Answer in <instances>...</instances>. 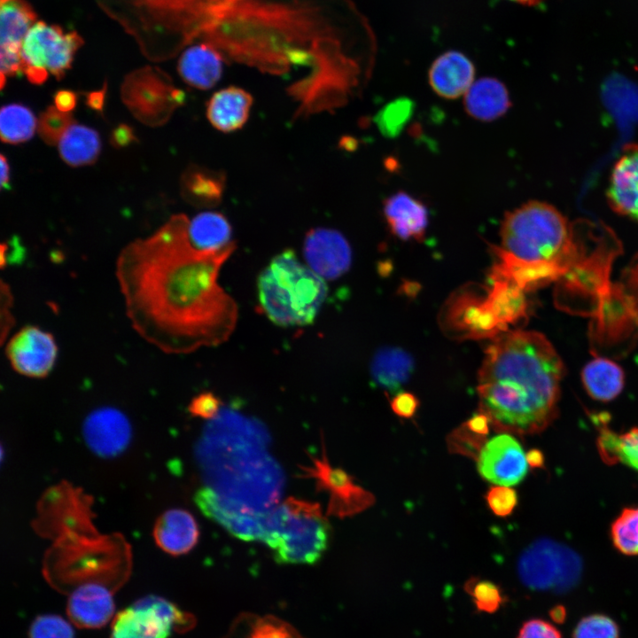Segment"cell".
I'll return each mask as SVG.
<instances>
[{
    "mask_svg": "<svg viewBox=\"0 0 638 638\" xmlns=\"http://www.w3.org/2000/svg\"><path fill=\"white\" fill-rule=\"evenodd\" d=\"M199 41L226 61L261 72L306 68L296 85L318 102L347 99L376 49L370 22L352 0H241Z\"/></svg>",
    "mask_w": 638,
    "mask_h": 638,
    "instance_id": "1",
    "label": "cell"
},
{
    "mask_svg": "<svg viewBox=\"0 0 638 638\" xmlns=\"http://www.w3.org/2000/svg\"><path fill=\"white\" fill-rule=\"evenodd\" d=\"M190 220L172 216L155 233L124 247L115 274L135 331L166 354H183L225 342L237 321L235 300L218 284L234 252L196 248Z\"/></svg>",
    "mask_w": 638,
    "mask_h": 638,
    "instance_id": "2",
    "label": "cell"
},
{
    "mask_svg": "<svg viewBox=\"0 0 638 638\" xmlns=\"http://www.w3.org/2000/svg\"><path fill=\"white\" fill-rule=\"evenodd\" d=\"M501 245L490 276L510 280L525 292L553 282L593 289L605 274L595 262L611 261V230L589 220L570 222L556 207L530 200L508 212L501 226Z\"/></svg>",
    "mask_w": 638,
    "mask_h": 638,
    "instance_id": "3",
    "label": "cell"
},
{
    "mask_svg": "<svg viewBox=\"0 0 638 638\" xmlns=\"http://www.w3.org/2000/svg\"><path fill=\"white\" fill-rule=\"evenodd\" d=\"M564 366L540 332L512 331L488 346L478 371L479 411L499 432L533 435L558 413Z\"/></svg>",
    "mask_w": 638,
    "mask_h": 638,
    "instance_id": "4",
    "label": "cell"
},
{
    "mask_svg": "<svg viewBox=\"0 0 638 638\" xmlns=\"http://www.w3.org/2000/svg\"><path fill=\"white\" fill-rule=\"evenodd\" d=\"M152 62L167 60L202 36L241 0H94Z\"/></svg>",
    "mask_w": 638,
    "mask_h": 638,
    "instance_id": "5",
    "label": "cell"
},
{
    "mask_svg": "<svg viewBox=\"0 0 638 638\" xmlns=\"http://www.w3.org/2000/svg\"><path fill=\"white\" fill-rule=\"evenodd\" d=\"M264 313L277 325L309 324L327 295L323 277L301 264L292 250L275 256L258 279Z\"/></svg>",
    "mask_w": 638,
    "mask_h": 638,
    "instance_id": "6",
    "label": "cell"
},
{
    "mask_svg": "<svg viewBox=\"0 0 638 638\" xmlns=\"http://www.w3.org/2000/svg\"><path fill=\"white\" fill-rule=\"evenodd\" d=\"M331 537L330 523L318 503L289 497L272 507L262 541L279 564H313Z\"/></svg>",
    "mask_w": 638,
    "mask_h": 638,
    "instance_id": "7",
    "label": "cell"
},
{
    "mask_svg": "<svg viewBox=\"0 0 638 638\" xmlns=\"http://www.w3.org/2000/svg\"><path fill=\"white\" fill-rule=\"evenodd\" d=\"M83 43L76 30L38 19L22 43L21 72L35 85L43 84L49 74L59 80L71 68Z\"/></svg>",
    "mask_w": 638,
    "mask_h": 638,
    "instance_id": "8",
    "label": "cell"
},
{
    "mask_svg": "<svg viewBox=\"0 0 638 638\" xmlns=\"http://www.w3.org/2000/svg\"><path fill=\"white\" fill-rule=\"evenodd\" d=\"M517 572L521 581L531 589L564 593L580 581L582 561L571 548L541 539L520 555Z\"/></svg>",
    "mask_w": 638,
    "mask_h": 638,
    "instance_id": "9",
    "label": "cell"
},
{
    "mask_svg": "<svg viewBox=\"0 0 638 638\" xmlns=\"http://www.w3.org/2000/svg\"><path fill=\"white\" fill-rule=\"evenodd\" d=\"M121 98L137 120L149 126H160L183 105L184 93L175 87L171 77L162 69L144 66L125 77Z\"/></svg>",
    "mask_w": 638,
    "mask_h": 638,
    "instance_id": "10",
    "label": "cell"
},
{
    "mask_svg": "<svg viewBox=\"0 0 638 638\" xmlns=\"http://www.w3.org/2000/svg\"><path fill=\"white\" fill-rule=\"evenodd\" d=\"M194 618L159 595L139 598L119 611L111 626V638H170L174 631H187Z\"/></svg>",
    "mask_w": 638,
    "mask_h": 638,
    "instance_id": "11",
    "label": "cell"
},
{
    "mask_svg": "<svg viewBox=\"0 0 638 638\" xmlns=\"http://www.w3.org/2000/svg\"><path fill=\"white\" fill-rule=\"evenodd\" d=\"M304 478L315 480L316 488L329 494L327 514L338 517L358 514L375 502L374 495L358 486L352 476L340 468L332 467L323 445L322 458H313L310 466L301 467Z\"/></svg>",
    "mask_w": 638,
    "mask_h": 638,
    "instance_id": "12",
    "label": "cell"
},
{
    "mask_svg": "<svg viewBox=\"0 0 638 638\" xmlns=\"http://www.w3.org/2000/svg\"><path fill=\"white\" fill-rule=\"evenodd\" d=\"M38 20L27 0H0L1 88L6 78L21 72V47L33 25Z\"/></svg>",
    "mask_w": 638,
    "mask_h": 638,
    "instance_id": "13",
    "label": "cell"
},
{
    "mask_svg": "<svg viewBox=\"0 0 638 638\" xmlns=\"http://www.w3.org/2000/svg\"><path fill=\"white\" fill-rule=\"evenodd\" d=\"M476 461L482 478L499 486H510L519 484L528 471L522 446L509 433H501L488 440Z\"/></svg>",
    "mask_w": 638,
    "mask_h": 638,
    "instance_id": "14",
    "label": "cell"
},
{
    "mask_svg": "<svg viewBox=\"0 0 638 638\" xmlns=\"http://www.w3.org/2000/svg\"><path fill=\"white\" fill-rule=\"evenodd\" d=\"M6 355L22 376L42 378L51 371L58 355L52 335L36 326H25L7 342Z\"/></svg>",
    "mask_w": 638,
    "mask_h": 638,
    "instance_id": "15",
    "label": "cell"
},
{
    "mask_svg": "<svg viewBox=\"0 0 638 638\" xmlns=\"http://www.w3.org/2000/svg\"><path fill=\"white\" fill-rule=\"evenodd\" d=\"M82 436L95 455L112 458L126 450L132 438L131 424L127 416L113 407H100L84 419Z\"/></svg>",
    "mask_w": 638,
    "mask_h": 638,
    "instance_id": "16",
    "label": "cell"
},
{
    "mask_svg": "<svg viewBox=\"0 0 638 638\" xmlns=\"http://www.w3.org/2000/svg\"><path fill=\"white\" fill-rule=\"evenodd\" d=\"M304 256L315 273L329 280L344 275L352 263L351 247L346 237L328 228H315L307 233Z\"/></svg>",
    "mask_w": 638,
    "mask_h": 638,
    "instance_id": "17",
    "label": "cell"
},
{
    "mask_svg": "<svg viewBox=\"0 0 638 638\" xmlns=\"http://www.w3.org/2000/svg\"><path fill=\"white\" fill-rule=\"evenodd\" d=\"M606 198L618 214L638 222V144H627L610 175Z\"/></svg>",
    "mask_w": 638,
    "mask_h": 638,
    "instance_id": "18",
    "label": "cell"
},
{
    "mask_svg": "<svg viewBox=\"0 0 638 638\" xmlns=\"http://www.w3.org/2000/svg\"><path fill=\"white\" fill-rule=\"evenodd\" d=\"M114 609L113 595L105 587L97 583H85L70 595L66 613L76 626L96 629L111 620Z\"/></svg>",
    "mask_w": 638,
    "mask_h": 638,
    "instance_id": "19",
    "label": "cell"
},
{
    "mask_svg": "<svg viewBox=\"0 0 638 638\" xmlns=\"http://www.w3.org/2000/svg\"><path fill=\"white\" fill-rule=\"evenodd\" d=\"M474 76L475 66L472 61L457 51H448L440 55L428 72L432 90L447 99L464 96L475 82Z\"/></svg>",
    "mask_w": 638,
    "mask_h": 638,
    "instance_id": "20",
    "label": "cell"
},
{
    "mask_svg": "<svg viewBox=\"0 0 638 638\" xmlns=\"http://www.w3.org/2000/svg\"><path fill=\"white\" fill-rule=\"evenodd\" d=\"M225 61L214 47L198 41L180 53L177 71L188 85L198 89H209L220 81Z\"/></svg>",
    "mask_w": 638,
    "mask_h": 638,
    "instance_id": "21",
    "label": "cell"
},
{
    "mask_svg": "<svg viewBox=\"0 0 638 638\" xmlns=\"http://www.w3.org/2000/svg\"><path fill=\"white\" fill-rule=\"evenodd\" d=\"M384 216L392 234L402 240L420 241L428 226L425 205L405 191H398L384 201Z\"/></svg>",
    "mask_w": 638,
    "mask_h": 638,
    "instance_id": "22",
    "label": "cell"
},
{
    "mask_svg": "<svg viewBox=\"0 0 638 638\" xmlns=\"http://www.w3.org/2000/svg\"><path fill=\"white\" fill-rule=\"evenodd\" d=\"M198 537L196 519L183 509L166 510L158 517L153 528L157 546L172 556L190 552L197 545Z\"/></svg>",
    "mask_w": 638,
    "mask_h": 638,
    "instance_id": "23",
    "label": "cell"
},
{
    "mask_svg": "<svg viewBox=\"0 0 638 638\" xmlns=\"http://www.w3.org/2000/svg\"><path fill=\"white\" fill-rule=\"evenodd\" d=\"M253 105V97L245 89L230 86L212 95L206 104V117L211 125L223 133L243 128Z\"/></svg>",
    "mask_w": 638,
    "mask_h": 638,
    "instance_id": "24",
    "label": "cell"
},
{
    "mask_svg": "<svg viewBox=\"0 0 638 638\" xmlns=\"http://www.w3.org/2000/svg\"><path fill=\"white\" fill-rule=\"evenodd\" d=\"M463 97L467 113L481 121H494L510 107L508 89L495 78L485 77L475 81Z\"/></svg>",
    "mask_w": 638,
    "mask_h": 638,
    "instance_id": "25",
    "label": "cell"
},
{
    "mask_svg": "<svg viewBox=\"0 0 638 638\" xmlns=\"http://www.w3.org/2000/svg\"><path fill=\"white\" fill-rule=\"evenodd\" d=\"M490 279L492 285L483 302L505 331L510 323L525 317L527 309L525 292L510 280L493 276Z\"/></svg>",
    "mask_w": 638,
    "mask_h": 638,
    "instance_id": "26",
    "label": "cell"
},
{
    "mask_svg": "<svg viewBox=\"0 0 638 638\" xmlns=\"http://www.w3.org/2000/svg\"><path fill=\"white\" fill-rule=\"evenodd\" d=\"M581 379L588 395L599 401H611L622 392L625 375L615 362L596 357L582 370Z\"/></svg>",
    "mask_w": 638,
    "mask_h": 638,
    "instance_id": "27",
    "label": "cell"
},
{
    "mask_svg": "<svg viewBox=\"0 0 638 638\" xmlns=\"http://www.w3.org/2000/svg\"><path fill=\"white\" fill-rule=\"evenodd\" d=\"M413 369L412 357L399 347H385L378 350L370 365L374 381L392 393L408 380Z\"/></svg>",
    "mask_w": 638,
    "mask_h": 638,
    "instance_id": "28",
    "label": "cell"
},
{
    "mask_svg": "<svg viewBox=\"0 0 638 638\" xmlns=\"http://www.w3.org/2000/svg\"><path fill=\"white\" fill-rule=\"evenodd\" d=\"M183 198L193 206L211 207L222 200L225 189V175L199 167L187 169L181 183Z\"/></svg>",
    "mask_w": 638,
    "mask_h": 638,
    "instance_id": "29",
    "label": "cell"
},
{
    "mask_svg": "<svg viewBox=\"0 0 638 638\" xmlns=\"http://www.w3.org/2000/svg\"><path fill=\"white\" fill-rule=\"evenodd\" d=\"M188 232L192 245L205 251L223 249L234 242L227 218L217 212H203L189 222Z\"/></svg>",
    "mask_w": 638,
    "mask_h": 638,
    "instance_id": "30",
    "label": "cell"
},
{
    "mask_svg": "<svg viewBox=\"0 0 638 638\" xmlns=\"http://www.w3.org/2000/svg\"><path fill=\"white\" fill-rule=\"evenodd\" d=\"M100 149L98 133L93 128L75 122L66 130L58 142L61 158L73 167L93 163L97 159Z\"/></svg>",
    "mask_w": 638,
    "mask_h": 638,
    "instance_id": "31",
    "label": "cell"
},
{
    "mask_svg": "<svg viewBox=\"0 0 638 638\" xmlns=\"http://www.w3.org/2000/svg\"><path fill=\"white\" fill-rule=\"evenodd\" d=\"M596 445L602 460L608 464L622 463L638 471V427L618 434L600 424Z\"/></svg>",
    "mask_w": 638,
    "mask_h": 638,
    "instance_id": "32",
    "label": "cell"
},
{
    "mask_svg": "<svg viewBox=\"0 0 638 638\" xmlns=\"http://www.w3.org/2000/svg\"><path fill=\"white\" fill-rule=\"evenodd\" d=\"M225 638H304L292 625L273 616L243 614Z\"/></svg>",
    "mask_w": 638,
    "mask_h": 638,
    "instance_id": "33",
    "label": "cell"
},
{
    "mask_svg": "<svg viewBox=\"0 0 638 638\" xmlns=\"http://www.w3.org/2000/svg\"><path fill=\"white\" fill-rule=\"evenodd\" d=\"M37 126L32 111L20 104L4 105L0 113L1 139L8 144H19L29 140Z\"/></svg>",
    "mask_w": 638,
    "mask_h": 638,
    "instance_id": "34",
    "label": "cell"
},
{
    "mask_svg": "<svg viewBox=\"0 0 638 638\" xmlns=\"http://www.w3.org/2000/svg\"><path fill=\"white\" fill-rule=\"evenodd\" d=\"M614 547L626 556H638V507L623 509L611 525Z\"/></svg>",
    "mask_w": 638,
    "mask_h": 638,
    "instance_id": "35",
    "label": "cell"
},
{
    "mask_svg": "<svg viewBox=\"0 0 638 638\" xmlns=\"http://www.w3.org/2000/svg\"><path fill=\"white\" fill-rule=\"evenodd\" d=\"M414 110L411 99H395L381 108L375 117L379 131L385 136L395 137L410 120Z\"/></svg>",
    "mask_w": 638,
    "mask_h": 638,
    "instance_id": "36",
    "label": "cell"
},
{
    "mask_svg": "<svg viewBox=\"0 0 638 638\" xmlns=\"http://www.w3.org/2000/svg\"><path fill=\"white\" fill-rule=\"evenodd\" d=\"M73 123L74 121L69 113L61 112L56 106H49L39 118L38 132L45 143L53 145L59 142Z\"/></svg>",
    "mask_w": 638,
    "mask_h": 638,
    "instance_id": "37",
    "label": "cell"
},
{
    "mask_svg": "<svg viewBox=\"0 0 638 638\" xmlns=\"http://www.w3.org/2000/svg\"><path fill=\"white\" fill-rule=\"evenodd\" d=\"M572 638H619V629L610 617L592 614L579 621L573 630Z\"/></svg>",
    "mask_w": 638,
    "mask_h": 638,
    "instance_id": "38",
    "label": "cell"
},
{
    "mask_svg": "<svg viewBox=\"0 0 638 638\" xmlns=\"http://www.w3.org/2000/svg\"><path fill=\"white\" fill-rule=\"evenodd\" d=\"M472 597L477 608L482 611L494 612L503 602L501 589L494 583L471 578L464 587Z\"/></svg>",
    "mask_w": 638,
    "mask_h": 638,
    "instance_id": "39",
    "label": "cell"
},
{
    "mask_svg": "<svg viewBox=\"0 0 638 638\" xmlns=\"http://www.w3.org/2000/svg\"><path fill=\"white\" fill-rule=\"evenodd\" d=\"M486 441L487 437L473 432L465 423L455 428L447 438L450 452L475 460Z\"/></svg>",
    "mask_w": 638,
    "mask_h": 638,
    "instance_id": "40",
    "label": "cell"
},
{
    "mask_svg": "<svg viewBox=\"0 0 638 638\" xmlns=\"http://www.w3.org/2000/svg\"><path fill=\"white\" fill-rule=\"evenodd\" d=\"M28 638H74L71 624L58 615L36 617L28 630Z\"/></svg>",
    "mask_w": 638,
    "mask_h": 638,
    "instance_id": "41",
    "label": "cell"
},
{
    "mask_svg": "<svg viewBox=\"0 0 638 638\" xmlns=\"http://www.w3.org/2000/svg\"><path fill=\"white\" fill-rule=\"evenodd\" d=\"M485 499L490 510L497 517L510 516L518 502L517 492L505 486H492L487 490Z\"/></svg>",
    "mask_w": 638,
    "mask_h": 638,
    "instance_id": "42",
    "label": "cell"
},
{
    "mask_svg": "<svg viewBox=\"0 0 638 638\" xmlns=\"http://www.w3.org/2000/svg\"><path fill=\"white\" fill-rule=\"evenodd\" d=\"M221 407L219 398L212 393H202L191 400L188 408L194 416L213 420L219 414Z\"/></svg>",
    "mask_w": 638,
    "mask_h": 638,
    "instance_id": "43",
    "label": "cell"
},
{
    "mask_svg": "<svg viewBox=\"0 0 638 638\" xmlns=\"http://www.w3.org/2000/svg\"><path fill=\"white\" fill-rule=\"evenodd\" d=\"M517 638H562V635L549 622L534 619L524 623Z\"/></svg>",
    "mask_w": 638,
    "mask_h": 638,
    "instance_id": "44",
    "label": "cell"
},
{
    "mask_svg": "<svg viewBox=\"0 0 638 638\" xmlns=\"http://www.w3.org/2000/svg\"><path fill=\"white\" fill-rule=\"evenodd\" d=\"M419 405L417 398L406 392L397 393L391 401V408L394 414L400 417H412Z\"/></svg>",
    "mask_w": 638,
    "mask_h": 638,
    "instance_id": "45",
    "label": "cell"
},
{
    "mask_svg": "<svg viewBox=\"0 0 638 638\" xmlns=\"http://www.w3.org/2000/svg\"><path fill=\"white\" fill-rule=\"evenodd\" d=\"M136 136L133 129L125 124H121L115 128L111 136V142L116 147H124L133 143Z\"/></svg>",
    "mask_w": 638,
    "mask_h": 638,
    "instance_id": "46",
    "label": "cell"
},
{
    "mask_svg": "<svg viewBox=\"0 0 638 638\" xmlns=\"http://www.w3.org/2000/svg\"><path fill=\"white\" fill-rule=\"evenodd\" d=\"M77 102L76 94L68 89H61L54 95L55 106L61 112L69 113L72 111Z\"/></svg>",
    "mask_w": 638,
    "mask_h": 638,
    "instance_id": "47",
    "label": "cell"
},
{
    "mask_svg": "<svg viewBox=\"0 0 638 638\" xmlns=\"http://www.w3.org/2000/svg\"><path fill=\"white\" fill-rule=\"evenodd\" d=\"M105 88L106 86L105 85L101 90L92 91L87 94L86 104L88 106L98 112L102 111L105 98Z\"/></svg>",
    "mask_w": 638,
    "mask_h": 638,
    "instance_id": "48",
    "label": "cell"
},
{
    "mask_svg": "<svg viewBox=\"0 0 638 638\" xmlns=\"http://www.w3.org/2000/svg\"><path fill=\"white\" fill-rule=\"evenodd\" d=\"M526 462L532 468H541L544 463L542 453L538 449H531L525 454Z\"/></svg>",
    "mask_w": 638,
    "mask_h": 638,
    "instance_id": "49",
    "label": "cell"
},
{
    "mask_svg": "<svg viewBox=\"0 0 638 638\" xmlns=\"http://www.w3.org/2000/svg\"><path fill=\"white\" fill-rule=\"evenodd\" d=\"M10 167L4 155H1V187L9 188Z\"/></svg>",
    "mask_w": 638,
    "mask_h": 638,
    "instance_id": "50",
    "label": "cell"
},
{
    "mask_svg": "<svg viewBox=\"0 0 638 638\" xmlns=\"http://www.w3.org/2000/svg\"><path fill=\"white\" fill-rule=\"evenodd\" d=\"M510 2H514L519 4L527 5V6H534L538 5L544 0H507Z\"/></svg>",
    "mask_w": 638,
    "mask_h": 638,
    "instance_id": "51",
    "label": "cell"
}]
</instances>
